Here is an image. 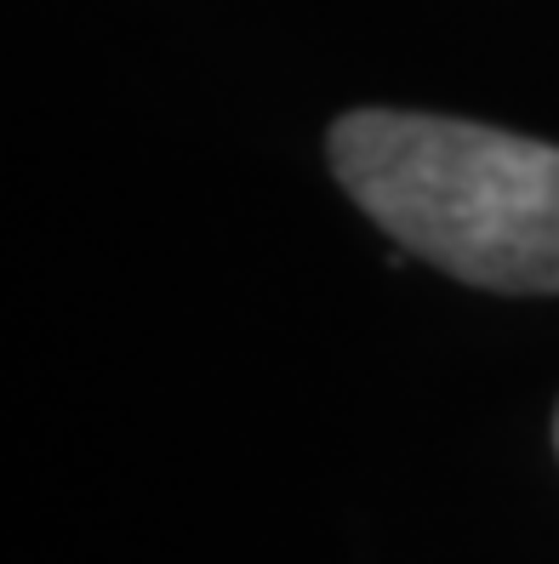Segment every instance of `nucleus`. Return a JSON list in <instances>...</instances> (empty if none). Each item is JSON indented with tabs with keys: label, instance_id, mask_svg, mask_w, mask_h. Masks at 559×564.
<instances>
[{
	"label": "nucleus",
	"instance_id": "f257e3e1",
	"mask_svg": "<svg viewBox=\"0 0 559 564\" xmlns=\"http://www.w3.org/2000/svg\"><path fill=\"white\" fill-rule=\"evenodd\" d=\"M332 172L411 257L485 291H559V149L497 126L354 109Z\"/></svg>",
	"mask_w": 559,
	"mask_h": 564
},
{
	"label": "nucleus",
	"instance_id": "f03ea898",
	"mask_svg": "<svg viewBox=\"0 0 559 564\" xmlns=\"http://www.w3.org/2000/svg\"><path fill=\"white\" fill-rule=\"evenodd\" d=\"M553 434H559V427H553Z\"/></svg>",
	"mask_w": 559,
	"mask_h": 564
}]
</instances>
